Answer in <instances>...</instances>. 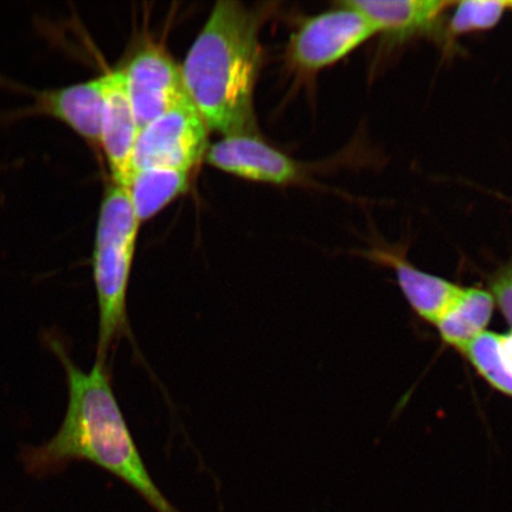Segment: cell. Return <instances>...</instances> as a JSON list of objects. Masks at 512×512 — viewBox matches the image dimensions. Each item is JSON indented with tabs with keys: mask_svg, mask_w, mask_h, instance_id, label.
Instances as JSON below:
<instances>
[{
	"mask_svg": "<svg viewBox=\"0 0 512 512\" xmlns=\"http://www.w3.org/2000/svg\"><path fill=\"white\" fill-rule=\"evenodd\" d=\"M371 261L392 268L400 290L416 316L435 324L462 286L419 270L400 248L373 247L362 252Z\"/></svg>",
	"mask_w": 512,
	"mask_h": 512,
	"instance_id": "cell-10",
	"label": "cell"
},
{
	"mask_svg": "<svg viewBox=\"0 0 512 512\" xmlns=\"http://www.w3.org/2000/svg\"><path fill=\"white\" fill-rule=\"evenodd\" d=\"M208 131L190 100L172 108L140 128L132 153V174L150 168L191 171L207 155Z\"/></svg>",
	"mask_w": 512,
	"mask_h": 512,
	"instance_id": "cell-5",
	"label": "cell"
},
{
	"mask_svg": "<svg viewBox=\"0 0 512 512\" xmlns=\"http://www.w3.org/2000/svg\"><path fill=\"white\" fill-rule=\"evenodd\" d=\"M462 355L492 389L512 399V362L503 350L502 335L485 331Z\"/></svg>",
	"mask_w": 512,
	"mask_h": 512,
	"instance_id": "cell-14",
	"label": "cell"
},
{
	"mask_svg": "<svg viewBox=\"0 0 512 512\" xmlns=\"http://www.w3.org/2000/svg\"><path fill=\"white\" fill-rule=\"evenodd\" d=\"M509 11H512V2H508Z\"/></svg>",
	"mask_w": 512,
	"mask_h": 512,
	"instance_id": "cell-18",
	"label": "cell"
},
{
	"mask_svg": "<svg viewBox=\"0 0 512 512\" xmlns=\"http://www.w3.org/2000/svg\"><path fill=\"white\" fill-rule=\"evenodd\" d=\"M266 10L221 0L181 66L185 91L209 130L255 133L254 92Z\"/></svg>",
	"mask_w": 512,
	"mask_h": 512,
	"instance_id": "cell-2",
	"label": "cell"
},
{
	"mask_svg": "<svg viewBox=\"0 0 512 512\" xmlns=\"http://www.w3.org/2000/svg\"><path fill=\"white\" fill-rule=\"evenodd\" d=\"M454 2L445 0H347L374 25L384 53L419 37L440 35L443 18Z\"/></svg>",
	"mask_w": 512,
	"mask_h": 512,
	"instance_id": "cell-8",
	"label": "cell"
},
{
	"mask_svg": "<svg viewBox=\"0 0 512 512\" xmlns=\"http://www.w3.org/2000/svg\"><path fill=\"white\" fill-rule=\"evenodd\" d=\"M140 222L127 191L108 185L96 226L93 277L99 306L98 358L106 364L108 352L128 329L127 293L136 255Z\"/></svg>",
	"mask_w": 512,
	"mask_h": 512,
	"instance_id": "cell-3",
	"label": "cell"
},
{
	"mask_svg": "<svg viewBox=\"0 0 512 512\" xmlns=\"http://www.w3.org/2000/svg\"><path fill=\"white\" fill-rule=\"evenodd\" d=\"M120 70L140 128L190 100L181 67L156 44L138 50Z\"/></svg>",
	"mask_w": 512,
	"mask_h": 512,
	"instance_id": "cell-6",
	"label": "cell"
},
{
	"mask_svg": "<svg viewBox=\"0 0 512 512\" xmlns=\"http://www.w3.org/2000/svg\"><path fill=\"white\" fill-rule=\"evenodd\" d=\"M489 292L512 330V259L498 266L490 275Z\"/></svg>",
	"mask_w": 512,
	"mask_h": 512,
	"instance_id": "cell-16",
	"label": "cell"
},
{
	"mask_svg": "<svg viewBox=\"0 0 512 512\" xmlns=\"http://www.w3.org/2000/svg\"><path fill=\"white\" fill-rule=\"evenodd\" d=\"M102 108L104 81L100 76L38 93L34 111L67 125L94 149L100 150Z\"/></svg>",
	"mask_w": 512,
	"mask_h": 512,
	"instance_id": "cell-11",
	"label": "cell"
},
{
	"mask_svg": "<svg viewBox=\"0 0 512 512\" xmlns=\"http://www.w3.org/2000/svg\"><path fill=\"white\" fill-rule=\"evenodd\" d=\"M191 171L150 168L134 171L126 184L128 198L140 223L149 221L189 188Z\"/></svg>",
	"mask_w": 512,
	"mask_h": 512,
	"instance_id": "cell-13",
	"label": "cell"
},
{
	"mask_svg": "<svg viewBox=\"0 0 512 512\" xmlns=\"http://www.w3.org/2000/svg\"><path fill=\"white\" fill-rule=\"evenodd\" d=\"M102 76L104 108H102L100 150L110 166L112 183L126 187L131 177V159L140 127L134 115L120 68Z\"/></svg>",
	"mask_w": 512,
	"mask_h": 512,
	"instance_id": "cell-9",
	"label": "cell"
},
{
	"mask_svg": "<svg viewBox=\"0 0 512 512\" xmlns=\"http://www.w3.org/2000/svg\"><path fill=\"white\" fill-rule=\"evenodd\" d=\"M450 11L443 40L453 43L459 37L496 28L509 6L503 0H464L454 2Z\"/></svg>",
	"mask_w": 512,
	"mask_h": 512,
	"instance_id": "cell-15",
	"label": "cell"
},
{
	"mask_svg": "<svg viewBox=\"0 0 512 512\" xmlns=\"http://www.w3.org/2000/svg\"><path fill=\"white\" fill-rule=\"evenodd\" d=\"M51 348L67 374V413L59 432L25 456L29 469L47 472L73 460H86L123 480L156 512H182L147 470L113 393L106 364L96 361L91 370L83 371L59 342L53 341Z\"/></svg>",
	"mask_w": 512,
	"mask_h": 512,
	"instance_id": "cell-1",
	"label": "cell"
},
{
	"mask_svg": "<svg viewBox=\"0 0 512 512\" xmlns=\"http://www.w3.org/2000/svg\"><path fill=\"white\" fill-rule=\"evenodd\" d=\"M502 347L509 357V360L512 362V330L508 332V334L502 335Z\"/></svg>",
	"mask_w": 512,
	"mask_h": 512,
	"instance_id": "cell-17",
	"label": "cell"
},
{
	"mask_svg": "<svg viewBox=\"0 0 512 512\" xmlns=\"http://www.w3.org/2000/svg\"><path fill=\"white\" fill-rule=\"evenodd\" d=\"M207 162L214 168L247 181L273 185L304 182L302 165L268 145L255 133L233 134L209 146Z\"/></svg>",
	"mask_w": 512,
	"mask_h": 512,
	"instance_id": "cell-7",
	"label": "cell"
},
{
	"mask_svg": "<svg viewBox=\"0 0 512 512\" xmlns=\"http://www.w3.org/2000/svg\"><path fill=\"white\" fill-rule=\"evenodd\" d=\"M376 36L374 25L361 12L339 2L337 8L299 24L288 41L287 66L300 79L316 78Z\"/></svg>",
	"mask_w": 512,
	"mask_h": 512,
	"instance_id": "cell-4",
	"label": "cell"
},
{
	"mask_svg": "<svg viewBox=\"0 0 512 512\" xmlns=\"http://www.w3.org/2000/svg\"><path fill=\"white\" fill-rule=\"evenodd\" d=\"M495 306L489 290L462 286L434 324L441 342L462 355L467 345L484 334L494 316Z\"/></svg>",
	"mask_w": 512,
	"mask_h": 512,
	"instance_id": "cell-12",
	"label": "cell"
}]
</instances>
